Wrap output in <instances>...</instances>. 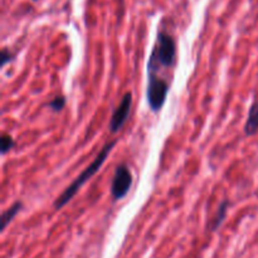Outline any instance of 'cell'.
<instances>
[{
	"mask_svg": "<svg viewBox=\"0 0 258 258\" xmlns=\"http://www.w3.org/2000/svg\"><path fill=\"white\" fill-rule=\"evenodd\" d=\"M228 206H229V202L228 201H224L222 202V204L219 206L218 211H217L216 216H214V218L212 219L211 224H209L208 229L211 232H216L217 229L219 228V227L222 226V223H223V221L226 219V216H227V211H228Z\"/></svg>",
	"mask_w": 258,
	"mask_h": 258,
	"instance_id": "52a82bcc",
	"label": "cell"
},
{
	"mask_svg": "<svg viewBox=\"0 0 258 258\" xmlns=\"http://www.w3.org/2000/svg\"><path fill=\"white\" fill-rule=\"evenodd\" d=\"M131 185H133V175H131L130 169L125 164H121L116 168L112 184H111V196L113 201H120L125 198Z\"/></svg>",
	"mask_w": 258,
	"mask_h": 258,
	"instance_id": "277c9868",
	"label": "cell"
},
{
	"mask_svg": "<svg viewBox=\"0 0 258 258\" xmlns=\"http://www.w3.org/2000/svg\"><path fill=\"white\" fill-rule=\"evenodd\" d=\"M0 143H2L0 149H2L3 155H4V154H7L8 151L12 150V149L15 146L14 139H13L10 135H8V134H4V135L2 136V141H0Z\"/></svg>",
	"mask_w": 258,
	"mask_h": 258,
	"instance_id": "9c48e42d",
	"label": "cell"
},
{
	"mask_svg": "<svg viewBox=\"0 0 258 258\" xmlns=\"http://www.w3.org/2000/svg\"><path fill=\"white\" fill-rule=\"evenodd\" d=\"M115 145H116V140H113L101 149V151L98 153V155L96 156L95 160H93L92 163H91L90 165H88L87 168H86L85 170H83L82 173H81L80 175H78L77 178H76L75 180H73L72 183L67 186V188H66V190L63 191V193L60 194L57 199H55V202H54L55 211H60L63 207L67 206V204L70 203L73 198H75V196L78 193V190L81 189V186L85 185V184L87 183V181L90 180V179L92 178V176L95 175L98 170H100L101 166L103 165V163H105L106 159H107V156L110 155V153L112 151V149L115 148Z\"/></svg>",
	"mask_w": 258,
	"mask_h": 258,
	"instance_id": "6da1fadb",
	"label": "cell"
},
{
	"mask_svg": "<svg viewBox=\"0 0 258 258\" xmlns=\"http://www.w3.org/2000/svg\"><path fill=\"white\" fill-rule=\"evenodd\" d=\"M176 58V43L173 35L160 30L156 38V44L151 52L148 64V72H155L159 67L169 68L174 64Z\"/></svg>",
	"mask_w": 258,
	"mask_h": 258,
	"instance_id": "7a4b0ae2",
	"label": "cell"
},
{
	"mask_svg": "<svg viewBox=\"0 0 258 258\" xmlns=\"http://www.w3.org/2000/svg\"><path fill=\"white\" fill-rule=\"evenodd\" d=\"M169 93V82L159 77L155 72H148L146 98L154 112H159L165 103Z\"/></svg>",
	"mask_w": 258,
	"mask_h": 258,
	"instance_id": "3957f363",
	"label": "cell"
},
{
	"mask_svg": "<svg viewBox=\"0 0 258 258\" xmlns=\"http://www.w3.org/2000/svg\"><path fill=\"white\" fill-rule=\"evenodd\" d=\"M258 133V101H254L249 107L248 116H247L246 125H244V134L247 136L256 135Z\"/></svg>",
	"mask_w": 258,
	"mask_h": 258,
	"instance_id": "8992f818",
	"label": "cell"
},
{
	"mask_svg": "<svg viewBox=\"0 0 258 258\" xmlns=\"http://www.w3.org/2000/svg\"><path fill=\"white\" fill-rule=\"evenodd\" d=\"M33 2H37V0H33Z\"/></svg>",
	"mask_w": 258,
	"mask_h": 258,
	"instance_id": "7c38bea8",
	"label": "cell"
},
{
	"mask_svg": "<svg viewBox=\"0 0 258 258\" xmlns=\"http://www.w3.org/2000/svg\"><path fill=\"white\" fill-rule=\"evenodd\" d=\"M131 106H133V93L126 92L125 95H123V97L121 98L117 107L113 110L112 116H111V121H110L111 133L116 134L117 131H120L121 128H122V126L125 125L126 120H127L128 116H130Z\"/></svg>",
	"mask_w": 258,
	"mask_h": 258,
	"instance_id": "5b68a950",
	"label": "cell"
},
{
	"mask_svg": "<svg viewBox=\"0 0 258 258\" xmlns=\"http://www.w3.org/2000/svg\"><path fill=\"white\" fill-rule=\"evenodd\" d=\"M13 59V54L10 53V50H8V48H3L2 53H0V66L4 67L7 63H9Z\"/></svg>",
	"mask_w": 258,
	"mask_h": 258,
	"instance_id": "8fae6325",
	"label": "cell"
},
{
	"mask_svg": "<svg viewBox=\"0 0 258 258\" xmlns=\"http://www.w3.org/2000/svg\"><path fill=\"white\" fill-rule=\"evenodd\" d=\"M64 106H66V97H64V96H57V97H54L49 102L50 110L54 111V112H60V111L64 108Z\"/></svg>",
	"mask_w": 258,
	"mask_h": 258,
	"instance_id": "30bf717a",
	"label": "cell"
},
{
	"mask_svg": "<svg viewBox=\"0 0 258 258\" xmlns=\"http://www.w3.org/2000/svg\"><path fill=\"white\" fill-rule=\"evenodd\" d=\"M23 208V203L22 202H15L14 204H13L10 208H8L7 211L3 213V217H2V231H4L5 228H7L8 224L10 223V222L13 221V219L15 218V217L18 216V213L20 212V209Z\"/></svg>",
	"mask_w": 258,
	"mask_h": 258,
	"instance_id": "ba28073f",
	"label": "cell"
}]
</instances>
